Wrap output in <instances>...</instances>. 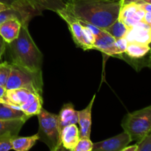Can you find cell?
Masks as SVG:
<instances>
[{"instance_id": "37", "label": "cell", "mask_w": 151, "mask_h": 151, "mask_svg": "<svg viewBox=\"0 0 151 151\" xmlns=\"http://www.w3.org/2000/svg\"><path fill=\"white\" fill-rule=\"evenodd\" d=\"M55 151H72V150H68V149H66L65 147H63L62 145H60L58 147V149H56Z\"/></svg>"}, {"instance_id": "30", "label": "cell", "mask_w": 151, "mask_h": 151, "mask_svg": "<svg viewBox=\"0 0 151 151\" xmlns=\"http://www.w3.org/2000/svg\"><path fill=\"white\" fill-rule=\"evenodd\" d=\"M142 22L147 24L150 25L151 24V13H147V12H145V14L144 17H143Z\"/></svg>"}, {"instance_id": "6", "label": "cell", "mask_w": 151, "mask_h": 151, "mask_svg": "<svg viewBox=\"0 0 151 151\" xmlns=\"http://www.w3.org/2000/svg\"><path fill=\"white\" fill-rule=\"evenodd\" d=\"M14 5L12 10L20 16L22 24H29L31 19L41 15L44 10L57 12L65 7L62 0H13Z\"/></svg>"}, {"instance_id": "12", "label": "cell", "mask_w": 151, "mask_h": 151, "mask_svg": "<svg viewBox=\"0 0 151 151\" xmlns=\"http://www.w3.org/2000/svg\"><path fill=\"white\" fill-rule=\"evenodd\" d=\"M22 22L18 17H11L0 24V35L6 44H10L18 38Z\"/></svg>"}, {"instance_id": "32", "label": "cell", "mask_w": 151, "mask_h": 151, "mask_svg": "<svg viewBox=\"0 0 151 151\" xmlns=\"http://www.w3.org/2000/svg\"><path fill=\"white\" fill-rule=\"evenodd\" d=\"M0 2L7 5L10 9L13 8V5H14V1H13V0H0Z\"/></svg>"}, {"instance_id": "19", "label": "cell", "mask_w": 151, "mask_h": 151, "mask_svg": "<svg viewBox=\"0 0 151 151\" xmlns=\"http://www.w3.org/2000/svg\"><path fill=\"white\" fill-rule=\"evenodd\" d=\"M29 116H27L22 110L14 109L4 103H0V119L10 120V119H24L27 120Z\"/></svg>"}, {"instance_id": "21", "label": "cell", "mask_w": 151, "mask_h": 151, "mask_svg": "<svg viewBox=\"0 0 151 151\" xmlns=\"http://www.w3.org/2000/svg\"><path fill=\"white\" fill-rule=\"evenodd\" d=\"M138 9L139 5L136 2L129 3V4L122 5L118 19L121 21H124L125 19H128V18L131 17L133 15L135 14L136 12L138 10Z\"/></svg>"}, {"instance_id": "5", "label": "cell", "mask_w": 151, "mask_h": 151, "mask_svg": "<svg viewBox=\"0 0 151 151\" xmlns=\"http://www.w3.org/2000/svg\"><path fill=\"white\" fill-rule=\"evenodd\" d=\"M38 140L47 145L50 151H55L60 145V128L59 125L58 115L50 113L41 109L38 115Z\"/></svg>"}, {"instance_id": "34", "label": "cell", "mask_w": 151, "mask_h": 151, "mask_svg": "<svg viewBox=\"0 0 151 151\" xmlns=\"http://www.w3.org/2000/svg\"><path fill=\"white\" fill-rule=\"evenodd\" d=\"M150 47V52H149L148 56V62H147V67H149L151 69V41L148 44Z\"/></svg>"}, {"instance_id": "39", "label": "cell", "mask_w": 151, "mask_h": 151, "mask_svg": "<svg viewBox=\"0 0 151 151\" xmlns=\"http://www.w3.org/2000/svg\"><path fill=\"white\" fill-rule=\"evenodd\" d=\"M62 1H63V2H64V3H65V4H66V2H67V1H69V0H62Z\"/></svg>"}, {"instance_id": "38", "label": "cell", "mask_w": 151, "mask_h": 151, "mask_svg": "<svg viewBox=\"0 0 151 151\" xmlns=\"http://www.w3.org/2000/svg\"><path fill=\"white\" fill-rule=\"evenodd\" d=\"M140 1H144V2H147V3H150L151 4V0H142Z\"/></svg>"}, {"instance_id": "18", "label": "cell", "mask_w": 151, "mask_h": 151, "mask_svg": "<svg viewBox=\"0 0 151 151\" xmlns=\"http://www.w3.org/2000/svg\"><path fill=\"white\" fill-rule=\"evenodd\" d=\"M38 140V137L37 134L30 137H16L11 139L12 150L15 151H29L35 145Z\"/></svg>"}, {"instance_id": "40", "label": "cell", "mask_w": 151, "mask_h": 151, "mask_svg": "<svg viewBox=\"0 0 151 151\" xmlns=\"http://www.w3.org/2000/svg\"><path fill=\"white\" fill-rule=\"evenodd\" d=\"M150 27H151V24H150Z\"/></svg>"}, {"instance_id": "29", "label": "cell", "mask_w": 151, "mask_h": 151, "mask_svg": "<svg viewBox=\"0 0 151 151\" xmlns=\"http://www.w3.org/2000/svg\"><path fill=\"white\" fill-rule=\"evenodd\" d=\"M6 42L4 41V40L3 39L2 37L0 35V63H1V58H2L3 54H4V51H5V49H6Z\"/></svg>"}, {"instance_id": "20", "label": "cell", "mask_w": 151, "mask_h": 151, "mask_svg": "<svg viewBox=\"0 0 151 151\" xmlns=\"http://www.w3.org/2000/svg\"><path fill=\"white\" fill-rule=\"evenodd\" d=\"M105 30L109 32L115 39H118L125 37L129 30V27L122 21L117 19L111 25L106 28Z\"/></svg>"}, {"instance_id": "33", "label": "cell", "mask_w": 151, "mask_h": 151, "mask_svg": "<svg viewBox=\"0 0 151 151\" xmlns=\"http://www.w3.org/2000/svg\"><path fill=\"white\" fill-rule=\"evenodd\" d=\"M142 1V0H121V4L122 5H124V4H129V3L132 2H139V1Z\"/></svg>"}, {"instance_id": "9", "label": "cell", "mask_w": 151, "mask_h": 151, "mask_svg": "<svg viewBox=\"0 0 151 151\" xmlns=\"http://www.w3.org/2000/svg\"><path fill=\"white\" fill-rule=\"evenodd\" d=\"M32 94V92L24 88L6 90L5 95L0 100V103L21 110V106L29 100Z\"/></svg>"}, {"instance_id": "24", "label": "cell", "mask_w": 151, "mask_h": 151, "mask_svg": "<svg viewBox=\"0 0 151 151\" xmlns=\"http://www.w3.org/2000/svg\"><path fill=\"white\" fill-rule=\"evenodd\" d=\"M92 148L93 142L90 138H80L72 151H91Z\"/></svg>"}, {"instance_id": "3", "label": "cell", "mask_w": 151, "mask_h": 151, "mask_svg": "<svg viewBox=\"0 0 151 151\" xmlns=\"http://www.w3.org/2000/svg\"><path fill=\"white\" fill-rule=\"evenodd\" d=\"M11 66V71L4 86L6 90L24 88L42 97V71L32 72L12 63Z\"/></svg>"}, {"instance_id": "14", "label": "cell", "mask_w": 151, "mask_h": 151, "mask_svg": "<svg viewBox=\"0 0 151 151\" xmlns=\"http://www.w3.org/2000/svg\"><path fill=\"white\" fill-rule=\"evenodd\" d=\"M26 119H0V141L12 139L18 137L21 129L26 122Z\"/></svg>"}, {"instance_id": "36", "label": "cell", "mask_w": 151, "mask_h": 151, "mask_svg": "<svg viewBox=\"0 0 151 151\" xmlns=\"http://www.w3.org/2000/svg\"><path fill=\"white\" fill-rule=\"evenodd\" d=\"M8 9H10L8 6L6 5V4H3V3L0 2V12L4 11V10H8Z\"/></svg>"}, {"instance_id": "11", "label": "cell", "mask_w": 151, "mask_h": 151, "mask_svg": "<svg viewBox=\"0 0 151 151\" xmlns=\"http://www.w3.org/2000/svg\"><path fill=\"white\" fill-rule=\"evenodd\" d=\"M125 38L129 42H138L148 44L151 41V27L150 25L141 22L129 28Z\"/></svg>"}, {"instance_id": "10", "label": "cell", "mask_w": 151, "mask_h": 151, "mask_svg": "<svg viewBox=\"0 0 151 151\" xmlns=\"http://www.w3.org/2000/svg\"><path fill=\"white\" fill-rule=\"evenodd\" d=\"M150 52V47L148 44L138 42H129L126 50L124 53L116 55L113 57L122 59L125 61L136 60L144 58Z\"/></svg>"}, {"instance_id": "23", "label": "cell", "mask_w": 151, "mask_h": 151, "mask_svg": "<svg viewBox=\"0 0 151 151\" xmlns=\"http://www.w3.org/2000/svg\"><path fill=\"white\" fill-rule=\"evenodd\" d=\"M11 63L7 62L0 63V86H5L11 71Z\"/></svg>"}, {"instance_id": "27", "label": "cell", "mask_w": 151, "mask_h": 151, "mask_svg": "<svg viewBox=\"0 0 151 151\" xmlns=\"http://www.w3.org/2000/svg\"><path fill=\"white\" fill-rule=\"evenodd\" d=\"M12 150L11 139H4L0 141V151H9Z\"/></svg>"}, {"instance_id": "17", "label": "cell", "mask_w": 151, "mask_h": 151, "mask_svg": "<svg viewBox=\"0 0 151 151\" xmlns=\"http://www.w3.org/2000/svg\"><path fill=\"white\" fill-rule=\"evenodd\" d=\"M58 121L60 131L64 127L78 123V111L75 110L72 103L63 105L58 114Z\"/></svg>"}, {"instance_id": "25", "label": "cell", "mask_w": 151, "mask_h": 151, "mask_svg": "<svg viewBox=\"0 0 151 151\" xmlns=\"http://www.w3.org/2000/svg\"><path fill=\"white\" fill-rule=\"evenodd\" d=\"M128 41L126 39L125 37L121 38H118L116 39L114 43V55H119L122 54L125 52L126 50L127 47H128ZM112 56V57H113Z\"/></svg>"}, {"instance_id": "41", "label": "cell", "mask_w": 151, "mask_h": 151, "mask_svg": "<svg viewBox=\"0 0 151 151\" xmlns=\"http://www.w3.org/2000/svg\"></svg>"}, {"instance_id": "22", "label": "cell", "mask_w": 151, "mask_h": 151, "mask_svg": "<svg viewBox=\"0 0 151 151\" xmlns=\"http://www.w3.org/2000/svg\"><path fill=\"white\" fill-rule=\"evenodd\" d=\"M43 105V98L42 97H37L28 106L26 110L24 111V113L27 115V116H34V115H38L41 111V109H42Z\"/></svg>"}, {"instance_id": "1", "label": "cell", "mask_w": 151, "mask_h": 151, "mask_svg": "<svg viewBox=\"0 0 151 151\" xmlns=\"http://www.w3.org/2000/svg\"><path fill=\"white\" fill-rule=\"evenodd\" d=\"M121 0H69L64 10L76 19L105 29L119 18Z\"/></svg>"}, {"instance_id": "7", "label": "cell", "mask_w": 151, "mask_h": 151, "mask_svg": "<svg viewBox=\"0 0 151 151\" xmlns=\"http://www.w3.org/2000/svg\"><path fill=\"white\" fill-rule=\"evenodd\" d=\"M56 13L58 14L59 16L66 22L72 35V39L77 47L83 50H94V45L88 41L86 36L84 27L81 24L78 19L71 16L66 10H64V8L58 10Z\"/></svg>"}, {"instance_id": "15", "label": "cell", "mask_w": 151, "mask_h": 151, "mask_svg": "<svg viewBox=\"0 0 151 151\" xmlns=\"http://www.w3.org/2000/svg\"><path fill=\"white\" fill-rule=\"evenodd\" d=\"M60 142L63 147L72 150L80 139L79 128L77 125H69L60 131Z\"/></svg>"}, {"instance_id": "13", "label": "cell", "mask_w": 151, "mask_h": 151, "mask_svg": "<svg viewBox=\"0 0 151 151\" xmlns=\"http://www.w3.org/2000/svg\"><path fill=\"white\" fill-rule=\"evenodd\" d=\"M96 94L93 96L88 106L84 109L78 111V123L79 124L80 138H90L91 129V113Z\"/></svg>"}, {"instance_id": "8", "label": "cell", "mask_w": 151, "mask_h": 151, "mask_svg": "<svg viewBox=\"0 0 151 151\" xmlns=\"http://www.w3.org/2000/svg\"><path fill=\"white\" fill-rule=\"evenodd\" d=\"M130 136L123 131L118 135L103 140L101 142L93 143L91 151H120L131 142Z\"/></svg>"}, {"instance_id": "4", "label": "cell", "mask_w": 151, "mask_h": 151, "mask_svg": "<svg viewBox=\"0 0 151 151\" xmlns=\"http://www.w3.org/2000/svg\"><path fill=\"white\" fill-rule=\"evenodd\" d=\"M121 125L132 141H141L151 133V105L128 113L122 119Z\"/></svg>"}, {"instance_id": "26", "label": "cell", "mask_w": 151, "mask_h": 151, "mask_svg": "<svg viewBox=\"0 0 151 151\" xmlns=\"http://www.w3.org/2000/svg\"><path fill=\"white\" fill-rule=\"evenodd\" d=\"M137 144L138 145L137 151H151V133Z\"/></svg>"}, {"instance_id": "2", "label": "cell", "mask_w": 151, "mask_h": 151, "mask_svg": "<svg viewBox=\"0 0 151 151\" xmlns=\"http://www.w3.org/2000/svg\"><path fill=\"white\" fill-rule=\"evenodd\" d=\"M28 25L29 24H22L18 38L7 44L10 63L32 72H39L42 71L44 57L31 37Z\"/></svg>"}, {"instance_id": "16", "label": "cell", "mask_w": 151, "mask_h": 151, "mask_svg": "<svg viewBox=\"0 0 151 151\" xmlns=\"http://www.w3.org/2000/svg\"><path fill=\"white\" fill-rule=\"evenodd\" d=\"M115 39L105 29H101L100 33L95 36L94 42V49L102 52L103 54L109 56L112 55L113 47Z\"/></svg>"}, {"instance_id": "35", "label": "cell", "mask_w": 151, "mask_h": 151, "mask_svg": "<svg viewBox=\"0 0 151 151\" xmlns=\"http://www.w3.org/2000/svg\"><path fill=\"white\" fill-rule=\"evenodd\" d=\"M6 93V88L4 86H0V100L5 95Z\"/></svg>"}, {"instance_id": "28", "label": "cell", "mask_w": 151, "mask_h": 151, "mask_svg": "<svg viewBox=\"0 0 151 151\" xmlns=\"http://www.w3.org/2000/svg\"><path fill=\"white\" fill-rule=\"evenodd\" d=\"M138 4L139 7L141 9H142L145 12L147 13H151V4L150 3L144 2V1H139L137 2Z\"/></svg>"}, {"instance_id": "31", "label": "cell", "mask_w": 151, "mask_h": 151, "mask_svg": "<svg viewBox=\"0 0 151 151\" xmlns=\"http://www.w3.org/2000/svg\"><path fill=\"white\" fill-rule=\"evenodd\" d=\"M137 149H138V145L137 144H136L131 146H126L120 151H137Z\"/></svg>"}]
</instances>
